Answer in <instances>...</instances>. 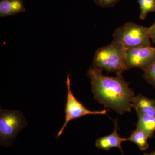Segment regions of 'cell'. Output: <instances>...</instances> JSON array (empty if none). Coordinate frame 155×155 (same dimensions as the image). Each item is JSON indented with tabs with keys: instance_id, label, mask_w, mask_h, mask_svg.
I'll use <instances>...</instances> for the list:
<instances>
[{
	"instance_id": "cell-10",
	"label": "cell",
	"mask_w": 155,
	"mask_h": 155,
	"mask_svg": "<svg viewBox=\"0 0 155 155\" xmlns=\"http://www.w3.org/2000/svg\"><path fill=\"white\" fill-rule=\"evenodd\" d=\"M137 114L138 116L137 127L144 131L150 138L152 137L155 131V117L140 112Z\"/></svg>"
},
{
	"instance_id": "cell-4",
	"label": "cell",
	"mask_w": 155,
	"mask_h": 155,
	"mask_svg": "<svg viewBox=\"0 0 155 155\" xmlns=\"http://www.w3.org/2000/svg\"><path fill=\"white\" fill-rule=\"evenodd\" d=\"M27 125L25 117L19 111H0V141L5 147L11 145L12 141L22 128Z\"/></svg>"
},
{
	"instance_id": "cell-9",
	"label": "cell",
	"mask_w": 155,
	"mask_h": 155,
	"mask_svg": "<svg viewBox=\"0 0 155 155\" xmlns=\"http://www.w3.org/2000/svg\"><path fill=\"white\" fill-rule=\"evenodd\" d=\"M132 107L135 109L136 113H144L155 117V100L139 94L134 97Z\"/></svg>"
},
{
	"instance_id": "cell-14",
	"label": "cell",
	"mask_w": 155,
	"mask_h": 155,
	"mask_svg": "<svg viewBox=\"0 0 155 155\" xmlns=\"http://www.w3.org/2000/svg\"><path fill=\"white\" fill-rule=\"evenodd\" d=\"M120 0H94L98 5L101 7H110L114 6Z\"/></svg>"
},
{
	"instance_id": "cell-6",
	"label": "cell",
	"mask_w": 155,
	"mask_h": 155,
	"mask_svg": "<svg viewBox=\"0 0 155 155\" xmlns=\"http://www.w3.org/2000/svg\"><path fill=\"white\" fill-rule=\"evenodd\" d=\"M155 61V47H139L127 49L125 62L127 69H147Z\"/></svg>"
},
{
	"instance_id": "cell-7",
	"label": "cell",
	"mask_w": 155,
	"mask_h": 155,
	"mask_svg": "<svg viewBox=\"0 0 155 155\" xmlns=\"http://www.w3.org/2000/svg\"><path fill=\"white\" fill-rule=\"evenodd\" d=\"M118 126L117 120L115 121V129L111 134L97 139L95 142V146L99 149L109 151L111 148L117 147L120 150L122 153V143L127 141V138H122L119 136L118 133Z\"/></svg>"
},
{
	"instance_id": "cell-16",
	"label": "cell",
	"mask_w": 155,
	"mask_h": 155,
	"mask_svg": "<svg viewBox=\"0 0 155 155\" xmlns=\"http://www.w3.org/2000/svg\"><path fill=\"white\" fill-rule=\"evenodd\" d=\"M143 155H155V150L149 153H145Z\"/></svg>"
},
{
	"instance_id": "cell-5",
	"label": "cell",
	"mask_w": 155,
	"mask_h": 155,
	"mask_svg": "<svg viewBox=\"0 0 155 155\" xmlns=\"http://www.w3.org/2000/svg\"><path fill=\"white\" fill-rule=\"evenodd\" d=\"M67 86V96L65 106V121L64 125L57 134V138L61 136L67 127L68 123L73 119H78L87 115H106L107 110L101 111H92L90 110L83 105L75 97L72 93L71 88L70 75H67L66 82Z\"/></svg>"
},
{
	"instance_id": "cell-3",
	"label": "cell",
	"mask_w": 155,
	"mask_h": 155,
	"mask_svg": "<svg viewBox=\"0 0 155 155\" xmlns=\"http://www.w3.org/2000/svg\"><path fill=\"white\" fill-rule=\"evenodd\" d=\"M113 41L118 42L126 49L151 46L149 27L127 22L114 31Z\"/></svg>"
},
{
	"instance_id": "cell-12",
	"label": "cell",
	"mask_w": 155,
	"mask_h": 155,
	"mask_svg": "<svg viewBox=\"0 0 155 155\" xmlns=\"http://www.w3.org/2000/svg\"><path fill=\"white\" fill-rule=\"evenodd\" d=\"M140 13V18L144 20L147 15L151 12H155V0H138Z\"/></svg>"
},
{
	"instance_id": "cell-2",
	"label": "cell",
	"mask_w": 155,
	"mask_h": 155,
	"mask_svg": "<svg viewBox=\"0 0 155 155\" xmlns=\"http://www.w3.org/2000/svg\"><path fill=\"white\" fill-rule=\"evenodd\" d=\"M127 49L118 42L113 41L110 44L98 49L94 59L93 67L116 75L127 70L125 62Z\"/></svg>"
},
{
	"instance_id": "cell-11",
	"label": "cell",
	"mask_w": 155,
	"mask_h": 155,
	"mask_svg": "<svg viewBox=\"0 0 155 155\" xmlns=\"http://www.w3.org/2000/svg\"><path fill=\"white\" fill-rule=\"evenodd\" d=\"M150 138V137L146 132L137 127L132 132L130 137L127 138V140L134 143L140 149L144 151L149 147L147 140Z\"/></svg>"
},
{
	"instance_id": "cell-8",
	"label": "cell",
	"mask_w": 155,
	"mask_h": 155,
	"mask_svg": "<svg viewBox=\"0 0 155 155\" xmlns=\"http://www.w3.org/2000/svg\"><path fill=\"white\" fill-rule=\"evenodd\" d=\"M23 0H1L0 17H5L14 16L25 12Z\"/></svg>"
},
{
	"instance_id": "cell-1",
	"label": "cell",
	"mask_w": 155,
	"mask_h": 155,
	"mask_svg": "<svg viewBox=\"0 0 155 155\" xmlns=\"http://www.w3.org/2000/svg\"><path fill=\"white\" fill-rule=\"evenodd\" d=\"M102 69L91 67L87 71L94 98L105 107L123 115L131 112L135 95L122 74L116 77L103 75Z\"/></svg>"
},
{
	"instance_id": "cell-15",
	"label": "cell",
	"mask_w": 155,
	"mask_h": 155,
	"mask_svg": "<svg viewBox=\"0 0 155 155\" xmlns=\"http://www.w3.org/2000/svg\"><path fill=\"white\" fill-rule=\"evenodd\" d=\"M150 38L152 39L153 42L155 43V22L151 27H149Z\"/></svg>"
},
{
	"instance_id": "cell-13",
	"label": "cell",
	"mask_w": 155,
	"mask_h": 155,
	"mask_svg": "<svg viewBox=\"0 0 155 155\" xmlns=\"http://www.w3.org/2000/svg\"><path fill=\"white\" fill-rule=\"evenodd\" d=\"M143 71L144 79L155 88V61Z\"/></svg>"
}]
</instances>
